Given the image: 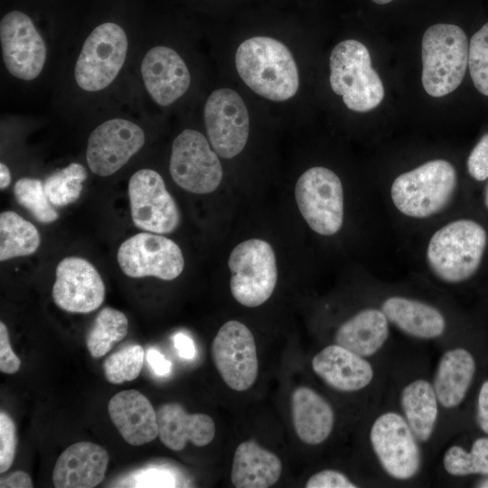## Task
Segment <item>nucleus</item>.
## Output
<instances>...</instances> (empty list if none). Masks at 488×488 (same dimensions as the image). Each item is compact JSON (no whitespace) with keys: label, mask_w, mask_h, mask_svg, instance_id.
Instances as JSON below:
<instances>
[{"label":"nucleus","mask_w":488,"mask_h":488,"mask_svg":"<svg viewBox=\"0 0 488 488\" xmlns=\"http://www.w3.org/2000/svg\"><path fill=\"white\" fill-rule=\"evenodd\" d=\"M169 170L174 183L199 194L214 192L222 180V167L216 152L200 132L185 129L174 140Z\"/></svg>","instance_id":"9"},{"label":"nucleus","mask_w":488,"mask_h":488,"mask_svg":"<svg viewBox=\"0 0 488 488\" xmlns=\"http://www.w3.org/2000/svg\"><path fill=\"white\" fill-rule=\"evenodd\" d=\"M443 464L451 475L488 474V437L476 439L470 452L453 446L445 453Z\"/></svg>","instance_id":"32"},{"label":"nucleus","mask_w":488,"mask_h":488,"mask_svg":"<svg viewBox=\"0 0 488 488\" xmlns=\"http://www.w3.org/2000/svg\"><path fill=\"white\" fill-rule=\"evenodd\" d=\"M211 355L221 379L231 389L247 390L256 381L258 371L256 343L244 324L230 320L221 325L212 341Z\"/></svg>","instance_id":"11"},{"label":"nucleus","mask_w":488,"mask_h":488,"mask_svg":"<svg viewBox=\"0 0 488 488\" xmlns=\"http://www.w3.org/2000/svg\"><path fill=\"white\" fill-rule=\"evenodd\" d=\"M11 183V174L8 167L1 163L0 164V189L4 190Z\"/></svg>","instance_id":"45"},{"label":"nucleus","mask_w":488,"mask_h":488,"mask_svg":"<svg viewBox=\"0 0 488 488\" xmlns=\"http://www.w3.org/2000/svg\"><path fill=\"white\" fill-rule=\"evenodd\" d=\"M456 183L453 164L444 159H435L397 176L391 184L390 197L402 214L425 219L447 205Z\"/></svg>","instance_id":"3"},{"label":"nucleus","mask_w":488,"mask_h":488,"mask_svg":"<svg viewBox=\"0 0 488 488\" xmlns=\"http://www.w3.org/2000/svg\"><path fill=\"white\" fill-rule=\"evenodd\" d=\"M146 360L154 373L159 377H165L171 373L172 363L155 348H150L146 352Z\"/></svg>","instance_id":"41"},{"label":"nucleus","mask_w":488,"mask_h":488,"mask_svg":"<svg viewBox=\"0 0 488 488\" xmlns=\"http://www.w3.org/2000/svg\"><path fill=\"white\" fill-rule=\"evenodd\" d=\"M389 336L388 319L381 310L369 308L344 322L335 333V343L361 356H371Z\"/></svg>","instance_id":"26"},{"label":"nucleus","mask_w":488,"mask_h":488,"mask_svg":"<svg viewBox=\"0 0 488 488\" xmlns=\"http://www.w3.org/2000/svg\"><path fill=\"white\" fill-rule=\"evenodd\" d=\"M295 197L298 210L308 226L316 233L331 236L343 223V189L332 170L315 166L298 178Z\"/></svg>","instance_id":"7"},{"label":"nucleus","mask_w":488,"mask_h":488,"mask_svg":"<svg viewBox=\"0 0 488 488\" xmlns=\"http://www.w3.org/2000/svg\"><path fill=\"white\" fill-rule=\"evenodd\" d=\"M17 446L16 427L11 417L0 412V473L6 472L15 457Z\"/></svg>","instance_id":"36"},{"label":"nucleus","mask_w":488,"mask_h":488,"mask_svg":"<svg viewBox=\"0 0 488 488\" xmlns=\"http://www.w3.org/2000/svg\"><path fill=\"white\" fill-rule=\"evenodd\" d=\"M109 461L108 451L92 442L80 441L68 446L58 457L52 471L56 488H92L99 484Z\"/></svg>","instance_id":"19"},{"label":"nucleus","mask_w":488,"mask_h":488,"mask_svg":"<svg viewBox=\"0 0 488 488\" xmlns=\"http://www.w3.org/2000/svg\"><path fill=\"white\" fill-rule=\"evenodd\" d=\"M156 415L160 441L171 450L180 451L187 442L205 446L215 436V424L209 415L188 414L179 403L161 405Z\"/></svg>","instance_id":"22"},{"label":"nucleus","mask_w":488,"mask_h":488,"mask_svg":"<svg viewBox=\"0 0 488 488\" xmlns=\"http://www.w3.org/2000/svg\"><path fill=\"white\" fill-rule=\"evenodd\" d=\"M477 422L483 431L488 434V380L483 383L477 404Z\"/></svg>","instance_id":"42"},{"label":"nucleus","mask_w":488,"mask_h":488,"mask_svg":"<svg viewBox=\"0 0 488 488\" xmlns=\"http://www.w3.org/2000/svg\"><path fill=\"white\" fill-rule=\"evenodd\" d=\"M468 66L474 87L488 96V23L471 38Z\"/></svg>","instance_id":"35"},{"label":"nucleus","mask_w":488,"mask_h":488,"mask_svg":"<svg viewBox=\"0 0 488 488\" xmlns=\"http://www.w3.org/2000/svg\"><path fill=\"white\" fill-rule=\"evenodd\" d=\"M408 422L399 414L387 412L373 423L370 439L384 470L393 478L413 477L420 465V453Z\"/></svg>","instance_id":"14"},{"label":"nucleus","mask_w":488,"mask_h":488,"mask_svg":"<svg viewBox=\"0 0 488 488\" xmlns=\"http://www.w3.org/2000/svg\"><path fill=\"white\" fill-rule=\"evenodd\" d=\"M487 244L485 229L478 222L461 219L438 229L430 238L427 261L442 281L464 282L479 268Z\"/></svg>","instance_id":"2"},{"label":"nucleus","mask_w":488,"mask_h":488,"mask_svg":"<svg viewBox=\"0 0 488 488\" xmlns=\"http://www.w3.org/2000/svg\"><path fill=\"white\" fill-rule=\"evenodd\" d=\"M228 265L230 292L240 305L257 307L271 296L277 282V267L268 242L250 239L239 243L232 249Z\"/></svg>","instance_id":"6"},{"label":"nucleus","mask_w":488,"mask_h":488,"mask_svg":"<svg viewBox=\"0 0 488 488\" xmlns=\"http://www.w3.org/2000/svg\"><path fill=\"white\" fill-rule=\"evenodd\" d=\"M142 78L153 100L168 106L181 98L191 83L189 70L182 57L166 46L147 52L141 64Z\"/></svg>","instance_id":"18"},{"label":"nucleus","mask_w":488,"mask_h":488,"mask_svg":"<svg viewBox=\"0 0 488 488\" xmlns=\"http://www.w3.org/2000/svg\"><path fill=\"white\" fill-rule=\"evenodd\" d=\"M52 296L61 309L87 314L102 305L105 285L90 262L79 257H68L57 265Z\"/></svg>","instance_id":"17"},{"label":"nucleus","mask_w":488,"mask_h":488,"mask_svg":"<svg viewBox=\"0 0 488 488\" xmlns=\"http://www.w3.org/2000/svg\"><path fill=\"white\" fill-rule=\"evenodd\" d=\"M291 409L295 431L304 443L318 445L331 434L334 423L333 408L312 389H296L291 398Z\"/></svg>","instance_id":"24"},{"label":"nucleus","mask_w":488,"mask_h":488,"mask_svg":"<svg viewBox=\"0 0 488 488\" xmlns=\"http://www.w3.org/2000/svg\"><path fill=\"white\" fill-rule=\"evenodd\" d=\"M145 359L144 349L138 344H130L109 355L103 363L107 380L121 384L136 380L142 370Z\"/></svg>","instance_id":"34"},{"label":"nucleus","mask_w":488,"mask_h":488,"mask_svg":"<svg viewBox=\"0 0 488 488\" xmlns=\"http://www.w3.org/2000/svg\"><path fill=\"white\" fill-rule=\"evenodd\" d=\"M17 202L31 212L42 223H51L58 218V212L52 206L46 194L44 184L34 178H21L14 187Z\"/></svg>","instance_id":"33"},{"label":"nucleus","mask_w":488,"mask_h":488,"mask_svg":"<svg viewBox=\"0 0 488 488\" xmlns=\"http://www.w3.org/2000/svg\"><path fill=\"white\" fill-rule=\"evenodd\" d=\"M477 487L488 488V476L478 483Z\"/></svg>","instance_id":"46"},{"label":"nucleus","mask_w":488,"mask_h":488,"mask_svg":"<svg viewBox=\"0 0 488 488\" xmlns=\"http://www.w3.org/2000/svg\"><path fill=\"white\" fill-rule=\"evenodd\" d=\"M437 397L434 387L425 380L408 384L401 395V405L406 420L414 436L427 441L437 418Z\"/></svg>","instance_id":"28"},{"label":"nucleus","mask_w":488,"mask_h":488,"mask_svg":"<svg viewBox=\"0 0 488 488\" xmlns=\"http://www.w3.org/2000/svg\"><path fill=\"white\" fill-rule=\"evenodd\" d=\"M209 140L216 154L230 159L245 147L249 133V117L241 97L233 89L211 92L204 107Z\"/></svg>","instance_id":"13"},{"label":"nucleus","mask_w":488,"mask_h":488,"mask_svg":"<svg viewBox=\"0 0 488 488\" xmlns=\"http://www.w3.org/2000/svg\"><path fill=\"white\" fill-rule=\"evenodd\" d=\"M41 243L37 228L13 211L0 214V260L34 253Z\"/></svg>","instance_id":"29"},{"label":"nucleus","mask_w":488,"mask_h":488,"mask_svg":"<svg viewBox=\"0 0 488 488\" xmlns=\"http://www.w3.org/2000/svg\"><path fill=\"white\" fill-rule=\"evenodd\" d=\"M281 472V461L274 453L249 440L235 450L230 479L237 488H267L278 481Z\"/></svg>","instance_id":"23"},{"label":"nucleus","mask_w":488,"mask_h":488,"mask_svg":"<svg viewBox=\"0 0 488 488\" xmlns=\"http://www.w3.org/2000/svg\"><path fill=\"white\" fill-rule=\"evenodd\" d=\"M306 488H356L348 477L335 470H323L312 475L305 484Z\"/></svg>","instance_id":"39"},{"label":"nucleus","mask_w":488,"mask_h":488,"mask_svg":"<svg viewBox=\"0 0 488 488\" xmlns=\"http://www.w3.org/2000/svg\"><path fill=\"white\" fill-rule=\"evenodd\" d=\"M484 203H485V206L488 208V185H487L486 190H485Z\"/></svg>","instance_id":"48"},{"label":"nucleus","mask_w":488,"mask_h":488,"mask_svg":"<svg viewBox=\"0 0 488 488\" xmlns=\"http://www.w3.org/2000/svg\"><path fill=\"white\" fill-rule=\"evenodd\" d=\"M174 344L181 358L192 360L195 356L196 349L193 341L186 334L178 333L174 336Z\"/></svg>","instance_id":"43"},{"label":"nucleus","mask_w":488,"mask_h":488,"mask_svg":"<svg viewBox=\"0 0 488 488\" xmlns=\"http://www.w3.org/2000/svg\"><path fill=\"white\" fill-rule=\"evenodd\" d=\"M128 321L124 313L112 307L103 308L86 336V345L93 358L107 354L127 334Z\"/></svg>","instance_id":"30"},{"label":"nucleus","mask_w":488,"mask_h":488,"mask_svg":"<svg viewBox=\"0 0 488 488\" xmlns=\"http://www.w3.org/2000/svg\"><path fill=\"white\" fill-rule=\"evenodd\" d=\"M127 52L125 31L114 23L97 26L86 39L75 66V80L80 88L98 91L116 79Z\"/></svg>","instance_id":"8"},{"label":"nucleus","mask_w":488,"mask_h":488,"mask_svg":"<svg viewBox=\"0 0 488 488\" xmlns=\"http://www.w3.org/2000/svg\"><path fill=\"white\" fill-rule=\"evenodd\" d=\"M235 64L247 86L265 99L285 101L298 90L295 59L278 40L256 36L244 41L237 49Z\"/></svg>","instance_id":"1"},{"label":"nucleus","mask_w":488,"mask_h":488,"mask_svg":"<svg viewBox=\"0 0 488 488\" xmlns=\"http://www.w3.org/2000/svg\"><path fill=\"white\" fill-rule=\"evenodd\" d=\"M117 262L127 277H155L166 281L178 277L184 267L180 247L153 232H140L126 239L118 248Z\"/></svg>","instance_id":"10"},{"label":"nucleus","mask_w":488,"mask_h":488,"mask_svg":"<svg viewBox=\"0 0 488 488\" xmlns=\"http://www.w3.org/2000/svg\"><path fill=\"white\" fill-rule=\"evenodd\" d=\"M469 174L477 181L488 179V134L484 135L467 159Z\"/></svg>","instance_id":"38"},{"label":"nucleus","mask_w":488,"mask_h":488,"mask_svg":"<svg viewBox=\"0 0 488 488\" xmlns=\"http://www.w3.org/2000/svg\"><path fill=\"white\" fill-rule=\"evenodd\" d=\"M108 411L121 436L131 446L147 444L158 436L156 411L149 399L136 389L114 395Z\"/></svg>","instance_id":"20"},{"label":"nucleus","mask_w":488,"mask_h":488,"mask_svg":"<svg viewBox=\"0 0 488 488\" xmlns=\"http://www.w3.org/2000/svg\"><path fill=\"white\" fill-rule=\"evenodd\" d=\"M381 311L388 321L417 338H436L446 328L443 314L436 308L418 300L391 296L383 302Z\"/></svg>","instance_id":"25"},{"label":"nucleus","mask_w":488,"mask_h":488,"mask_svg":"<svg viewBox=\"0 0 488 488\" xmlns=\"http://www.w3.org/2000/svg\"><path fill=\"white\" fill-rule=\"evenodd\" d=\"M312 367L326 384L340 391L360 390L373 379V369L366 360L336 343L315 354Z\"/></svg>","instance_id":"21"},{"label":"nucleus","mask_w":488,"mask_h":488,"mask_svg":"<svg viewBox=\"0 0 488 488\" xmlns=\"http://www.w3.org/2000/svg\"><path fill=\"white\" fill-rule=\"evenodd\" d=\"M131 218L139 229L168 234L180 224L176 202L167 191L162 176L152 169L136 172L128 183Z\"/></svg>","instance_id":"12"},{"label":"nucleus","mask_w":488,"mask_h":488,"mask_svg":"<svg viewBox=\"0 0 488 488\" xmlns=\"http://www.w3.org/2000/svg\"><path fill=\"white\" fill-rule=\"evenodd\" d=\"M1 488H32L33 482L30 475L23 471H16L7 478L1 479Z\"/></svg>","instance_id":"44"},{"label":"nucleus","mask_w":488,"mask_h":488,"mask_svg":"<svg viewBox=\"0 0 488 488\" xmlns=\"http://www.w3.org/2000/svg\"><path fill=\"white\" fill-rule=\"evenodd\" d=\"M127 486L131 487H175V476L167 469L147 468L135 473Z\"/></svg>","instance_id":"37"},{"label":"nucleus","mask_w":488,"mask_h":488,"mask_svg":"<svg viewBox=\"0 0 488 488\" xmlns=\"http://www.w3.org/2000/svg\"><path fill=\"white\" fill-rule=\"evenodd\" d=\"M469 45L457 25H431L422 38V84L435 98L444 97L462 83L468 65Z\"/></svg>","instance_id":"4"},{"label":"nucleus","mask_w":488,"mask_h":488,"mask_svg":"<svg viewBox=\"0 0 488 488\" xmlns=\"http://www.w3.org/2000/svg\"><path fill=\"white\" fill-rule=\"evenodd\" d=\"M88 174L85 167L78 163L51 174L44 182V189L51 203L64 207L76 202L82 192V183Z\"/></svg>","instance_id":"31"},{"label":"nucleus","mask_w":488,"mask_h":488,"mask_svg":"<svg viewBox=\"0 0 488 488\" xmlns=\"http://www.w3.org/2000/svg\"><path fill=\"white\" fill-rule=\"evenodd\" d=\"M371 1L379 5H385L391 2L392 0H371Z\"/></svg>","instance_id":"47"},{"label":"nucleus","mask_w":488,"mask_h":488,"mask_svg":"<svg viewBox=\"0 0 488 488\" xmlns=\"http://www.w3.org/2000/svg\"><path fill=\"white\" fill-rule=\"evenodd\" d=\"M145 144V133L122 118L105 121L89 135L86 159L91 172L108 176L117 172Z\"/></svg>","instance_id":"16"},{"label":"nucleus","mask_w":488,"mask_h":488,"mask_svg":"<svg viewBox=\"0 0 488 488\" xmlns=\"http://www.w3.org/2000/svg\"><path fill=\"white\" fill-rule=\"evenodd\" d=\"M3 60L14 77L32 80L41 73L46 59V46L31 18L11 11L0 23Z\"/></svg>","instance_id":"15"},{"label":"nucleus","mask_w":488,"mask_h":488,"mask_svg":"<svg viewBox=\"0 0 488 488\" xmlns=\"http://www.w3.org/2000/svg\"><path fill=\"white\" fill-rule=\"evenodd\" d=\"M330 85L343 97L345 106L356 112L377 108L384 98V87L371 66L368 49L356 40L339 42L330 55Z\"/></svg>","instance_id":"5"},{"label":"nucleus","mask_w":488,"mask_h":488,"mask_svg":"<svg viewBox=\"0 0 488 488\" xmlns=\"http://www.w3.org/2000/svg\"><path fill=\"white\" fill-rule=\"evenodd\" d=\"M474 371L475 361L468 351L456 348L444 353L434 381V389L443 407L455 408L463 401Z\"/></svg>","instance_id":"27"},{"label":"nucleus","mask_w":488,"mask_h":488,"mask_svg":"<svg viewBox=\"0 0 488 488\" xmlns=\"http://www.w3.org/2000/svg\"><path fill=\"white\" fill-rule=\"evenodd\" d=\"M21 366L19 357L13 352L6 325L0 323V371L5 374H14Z\"/></svg>","instance_id":"40"}]
</instances>
